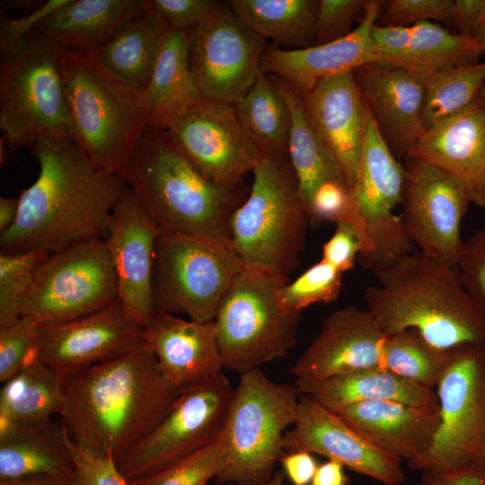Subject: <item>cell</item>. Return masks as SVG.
Instances as JSON below:
<instances>
[{
    "instance_id": "obj_22",
    "label": "cell",
    "mask_w": 485,
    "mask_h": 485,
    "mask_svg": "<svg viewBox=\"0 0 485 485\" xmlns=\"http://www.w3.org/2000/svg\"><path fill=\"white\" fill-rule=\"evenodd\" d=\"M302 101L312 128L352 189L366 121V107L355 70L321 79Z\"/></svg>"
},
{
    "instance_id": "obj_38",
    "label": "cell",
    "mask_w": 485,
    "mask_h": 485,
    "mask_svg": "<svg viewBox=\"0 0 485 485\" xmlns=\"http://www.w3.org/2000/svg\"><path fill=\"white\" fill-rule=\"evenodd\" d=\"M424 131L467 106L485 85V62L457 66L425 75Z\"/></svg>"
},
{
    "instance_id": "obj_46",
    "label": "cell",
    "mask_w": 485,
    "mask_h": 485,
    "mask_svg": "<svg viewBox=\"0 0 485 485\" xmlns=\"http://www.w3.org/2000/svg\"><path fill=\"white\" fill-rule=\"evenodd\" d=\"M366 0H319L313 45H322L350 34Z\"/></svg>"
},
{
    "instance_id": "obj_9",
    "label": "cell",
    "mask_w": 485,
    "mask_h": 485,
    "mask_svg": "<svg viewBox=\"0 0 485 485\" xmlns=\"http://www.w3.org/2000/svg\"><path fill=\"white\" fill-rule=\"evenodd\" d=\"M300 395L295 384L276 383L260 367L240 375L225 428L229 460L218 482L260 485L272 477L285 454V433L297 419Z\"/></svg>"
},
{
    "instance_id": "obj_1",
    "label": "cell",
    "mask_w": 485,
    "mask_h": 485,
    "mask_svg": "<svg viewBox=\"0 0 485 485\" xmlns=\"http://www.w3.org/2000/svg\"><path fill=\"white\" fill-rule=\"evenodd\" d=\"M58 419L74 442L118 465L166 416L181 390L144 341L93 366L59 370Z\"/></svg>"
},
{
    "instance_id": "obj_33",
    "label": "cell",
    "mask_w": 485,
    "mask_h": 485,
    "mask_svg": "<svg viewBox=\"0 0 485 485\" xmlns=\"http://www.w3.org/2000/svg\"><path fill=\"white\" fill-rule=\"evenodd\" d=\"M168 31L147 0V7L122 23L94 54L113 72L145 91Z\"/></svg>"
},
{
    "instance_id": "obj_55",
    "label": "cell",
    "mask_w": 485,
    "mask_h": 485,
    "mask_svg": "<svg viewBox=\"0 0 485 485\" xmlns=\"http://www.w3.org/2000/svg\"><path fill=\"white\" fill-rule=\"evenodd\" d=\"M345 466L338 461L329 460L319 464L311 485H348Z\"/></svg>"
},
{
    "instance_id": "obj_16",
    "label": "cell",
    "mask_w": 485,
    "mask_h": 485,
    "mask_svg": "<svg viewBox=\"0 0 485 485\" xmlns=\"http://www.w3.org/2000/svg\"><path fill=\"white\" fill-rule=\"evenodd\" d=\"M400 205L408 235L418 251L455 268L464 240L462 221L472 203L464 186L444 170L423 160L403 159Z\"/></svg>"
},
{
    "instance_id": "obj_54",
    "label": "cell",
    "mask_w": 485,
    "mask_h": 485,
    "mask_svg": "<svg viewBox=\"0 0 485 485\" xmlns=\"http://www.w3.org/2000/svg\"><path fill=\"white\" fill-rule=\"evenodd\" d=\"M419 485H485V472L478 470L421 471Z\"/></svg>"
},
{
    "instance_id": "obj_3",
    "label": "cell",
    "mask_w": 485,
    "mask_h": 485,
    "mask_svg": "<svg viewBox=\"0 0 485 485\" xmlns=\"http://www.w3.org/2000/svg\"><path fill=\"white\" fill-rule=\"evenodd\" d=\"M119 174L160 232L231 249V220L245 199L243 184L221 186L206 179L168 129L146 127Z\"/></svg>"
},
{
    "instance_id": "obj_21",
    "label": "cell",
    "mask_w": 485,
    "mask_h": 485,
    "mask_svg": "<svg viewBox=\"0 0 485 485\" xmlns=\"http://www.w3.org/2000/svg\"><path fill=\"white\" fill-rule=\"evenodd\" d=\"M159 233L128 189L112 209L104 241L117 278L119 300L145 327L154 313L151 278Z\"/></svg>"
},
{
    "instance_id": "obj_24",
    "label": "cell",
    "mask_w": 485,
    "mask_h": 485,
    "mask_svg": "<svg viewBox=\"0 0 485 485\" xmlns=\"http://www.w3.org/2000/svg\"><path fill=\"white\" fill-rule=\"evenodd\" d=\"M360 92L380 135L396 158L410 155L424 132L425 75L368 64L355 69Z\"/></svg>"
},
{
    "instance_id": "obj_58",
    "label": "cell",
    "mask_w": 485,
    "mask_h": 485,
    "mask_svg": "<svg viewBox=\"0 0 485 485\" xmlns=\"http://www.w3.org/2000/svg\"><path fill=\"white\" fill-rule=\"evenodd\" d=\"M285 473L283 472H278L272 475V477L260 485H283ZM231 485V484H228Z\"/></svg>"
},
{
    "instance_id": "obj_18",
    "label": "cell",
    "mask_w": 485,
    "mask_h": 485,
    "mask_svg": "<svg viewBox=\"0 0 485 485\" xmlns=\"http://www.w3.org/2000/svg\"><path fill=\"white\" fill-rule=\"evenodd\" d=\"M144 341L145 326L118 300L73 320L36 324L31 362L76 369L114 358Z\"/></svg>"
},
{
    "instance_id": "obj_20",
    "label": "cell",
    "mask_w": 485,
    "mask_h": 485,
    "mask_svg": "<svg viewBox=\"0 0 485 485\" xmlns=\"http://www.w3.org/2000/svg\"><path fill=\"white\" fill-rule=\"evenodd\" d=\"M385 335L367 309L348 305L332 312L289 369L296 380H319L383 367Z\"/></svg>"
},
{
    "instance_id": "obj_30",
    "label": "cell",
    "mask_w": 485,
    "mask_h": 485,
    "mask_svg": "<svg viewBox=\"0 0 485 485\" xmlns=\"http://www.w3.org/2000/svg\"><path fill=\"white\" fill-rule=\"evenodd\" d=\"M299 392L338 412L355 403L396 401L415 406H438L434 390L384 367H373L319 380H295Z\"/></svg>"
},
{
    "instance_id": "obj_32",
    "label": "cell",
    "mask_w": 485,
    "mask_h": 485,
    "mask_svg": "<svg viewBox=\"0 0 485 485\" xmlns=\"http://www.w3.org/2000/svg\"><path fill=\"white\" fill-rule=\"evenodd\" d=\"M191 31H168L163 39L144 91L150 127L166 129L174 119L207 101L189 66Z\"/></svg>"
},
{
    "instance_id": "obj_47",
    "label": "cell",
    "mask_w": 485,
    "mask_h": 485,
    "mask_svg": "<svg viewBox=\"0 0 485 485\" xmlns=\"http://www.w3.org/2000/svg\"><path fill=\"white\" fill-rule=\"evenodd\" d=\"M454 269L462 286L485 316V225L464 240Z\"/></svg>"
},
{
    "instance_id": "obj_13",
    "label": "cell",
    "mask_w": 485,
    "mask_h": 485,
    "mask_svg": "<svg viewBox=\"0 0 485 485\" xmlns=\"http://www.w3.org/2000/svg\"><path fill=\"white\" fill-rule=\"evenodd\" d=\"M234 388L223 372L184 388L162 421L117 465L133 481L183 459L225 431Z\"/></svg>"
},
{
    "instance_id": "obj_53",
    "label": "cell",
    "mask_w": 485,
    "mask_h": 485,
    "mask_svg": "<svg viewBox=\"0 0 485 485\" xmlns=\"http://www.w3.org/2000/svg\"><path fill=\"white\" fill-rule=\"evenodd\" d=\"M279 462L293 485H311L319 465L308 452L285 453Z\"/></svg>"
},
{
    "instance_id": "obj_39",
    "label": "cell",
    "mask_w": 485,
    "mask_h": 485,
    "mask_svg": "<svg viewBox=\"0 0 485 485\" xmlns=\"http://www.w3.org/2000/svg\"><path fill=\"white\" fill-rule=\"evenodd\" d=\"M451 357L450 351L429 344L414 330L385 335L383 367L423 387H436Z\"/></svg>"
},
{
    "instance_id": "obj_45",
    "label": "cell",
    "mask_w": 485,
    "mask_h": 485,
    "mask_svg": "<svg viewBox=\"0 0 485 485\" xmlns=\"http://www.w3.org/2000/svg\"><path fill=\"white\" fill-rule=\"evenodd\" d=\"M376 25L406 27L420 22H441L451 31L450 7L452 0H391L385 2Z\"/></svg>"
},
{
    "instance_id": "obj_8",
    "label": "cell",
    "mask_w": 485,
    "mask_h": 485,
    "mask_svg": "<svg viewBox=\"0 0 485 485\" xmlns=\"http://www.w3.org/2000/svg\"><path fill=\"white\" fill-rule=\"evenodd\" d=\"M287 283L243 268L228 287L214 319L224 368L241 375L287 356L296 341L301 312L281 303L279 288Z\"/></svg>"
},
{
    "instance_id": "obj_44",
    "label": "cell",
    "mask_w": 485,
    "mask_h": 485,
    "mask_svg": "<svg viewBox=\"0 0 485 485\" xmlns=\"http://www.w3.org/2000/svg\"><path fill=\"white\" fill-rule=\"evenodd\" d=\"M36 323L28 318L0 329V382L4 383L32 361Z\"/></svg>"
},
{
    "instance_id": "obj_57",
    "label": "cell",
    "mask_w": 485,
    "mask_h": 485,
    "mask_svg": "<svg viewBox=\"0 0 485 485\" xmlns=\"http://www.w3.org/2000/svg\"><path fill=\"white\" fill-rule=\"evenodd\" d=\"M13 485H76L74 480L66 479H39L28 481L13 483Z\"/></svg>"
},
{
    "instance_id": "obj_29",
    "label": "cell",
    "mask_w": 485,
    "mask_h": 485,
    "mask_svg": "<svg viewBox=\"0 0 485 485\" xmlns=\"http://www.w3.org/2000/svg\"><path fill=\"white\" fill-rule=\"evenodd\" d=\"M67 436L59 419L0 422V481L73 480L75 465Z\"/></svg>"
},
{
    "instance_id": "obj_28",
    "label": "cell",
    "mask_w": 485,
    "mask_h": 485,
    "mask_svg": "<svg viewBox=\"0 0 485 485\" xmlns=\"http://www.w3.org/2000/svg\"><path fill=\"white\" fill-rule=\"evenodd\" d=\"M335 413L375 445L409 464L428 451L441 420L439 406L396 401L358 402Z\"/></svg>"
},
{
    "instance_id": "obj_17",
    "label": "cell",
    "mask_w": 485,
    "mask_h": 485,
    "mask_svg": "<svg viewBox=\"0 0 485 485\" xmlns=\"http://www.w3.org/2000/svg\"><path fill=\"white\" fill-rule=\"evenodd\" d=\"M166 129L194 168L221 186L243 184L263 154L242 128L234 105L205 101Z\"/></svg>"
},
{
    "instance_id": "obj_2",
    "label": "cell",
    "mask_w": 485,
    "mask_h": 485,
    "mask_svg": "<svg viewBox=\"0 0 485 485\" xmlns=\"http://www.w3.org/2000/svg\"><path fill=\"white\" fill-rule=\"evenodd\" d=\"M40 172L19 199L14 224L0 233L3 253H48L105 238L110 214L128 187L119 173L93 170L70 137L43 140L32 149Z\"/></svg>"
},
{
    "instance_id": "obj_40",
    "label": "cell",
    "mask_w": 485,
    "mask_h": 485,
    "mask_svg": "<svg viewBox=\"0 0 485 485\" xmlns=\"http://www.w3.org/2000/svg\"><path fill=\"white\" fill-rule=\"evenodd\" d=\"M229 460L225 432L212 444L129 485H207L225 471Z\"/></svg>"
},
{
    "instance_id": "obj_52",
    "label": "cell",
    "mask_w": 485,
    "mask_h": 485,
    "mask_svg": "<svg viewBox=\"0 0 485 485\" xmlns=\"http://www.w3.org/2000/svg\"><path fill=\"white\" fill-rule=\"evenodd\" d=\"M449 13L454 32L473 38L485 22V0H452Z\"/></svg>"
},
{
    "instance_id": "obj_10",
    "label": "cell",
    "mask_w": 485,
    "mask_h": 485,
    "mask_svg": "<svg viewBox=\"0 0 485 485\" xmlns=\"http://www.w3.org/2000/svg\"><path fill=\"white\" fill-rule=\"evenodd\" d=\"M243 267L232 249L177 233L160 232L154 249V312L214 321L218 305Z\"/></svg>"
},
{
    "instance_id": "obj_34",
    "label": "cell",
    "mask_w": 485,
    "mask_h": 485,
    "mask_svg": "<svg viewBox=\"0 0 485 485\" xmlns=\"http://www.w3.org/2000/svg\"><path fill=\"white\" fill-rule=\"evenodd\" d=\"M234 13L254 32L286 46H313L319 0H230Z\"/></svg>"
},
{
    "instance_id": "obj_42",
    "label": "cell",
    "mask_w": 485,
    "mask_h": 485,
    "mask_svg": "<svg viewBox=\"0 0 485 485\" xmlns=\"http://www.w3.org/2000/svg\"><path fill=\"white\" fill-rule=\"evenodd\" d=\"M345 272L321 260L294 281L279 288V298L285 307L301 312L315 304L335 301L341 290Z\"/></svg>"
},
{
    "instance_id": "obj_6",
    "label": "cell",
    "mask_w": 485,
    "mask_h": 485,
    "mask_svg": "<svg viewBox=\"0 0 485 485\" xmlns=\"http://www.w3.org/2000/svg\"><path fill=\"white\" fill-rule=\"evenodd\" d=\"M231 220V249L244 269L285 280L300 265L310 219L288 155L262 154Z\"/></svg>"
},
{
    "instance_id": "obj_37",
    "label": "cell",
    "mask_w": 485,
    "mask_h": 485,
    "mask_svg": "<svg viewBox=\"0 0 485 485\" xmlns=\"http://www.w3.org/2000/svg\"><path fill=\"white\" fill-rule=\"evenodd\" d=\"M62 406L58 369L33 361L4 383L0 422L25 423L58 417Z\"/></svg>"
},
{
    "instance_id": "obj_51",
    "label": "cell",
    "mask_w": 485,
    "mask_h": 485,
    "mask_svg": "<svg viewBox=\"0 0 485 485\" xmlns=\"http://www.w3.org/2000/svg\"><path fill=\"white\" fill-rule=\"evenodd\" d=\"M362 250L357 230L349 224L339 223L331 238L322 246V260L343 272L351 270Z\"/></svg>"
},
{
    "instance_id": "obj_26",
    "label": "cell",
    "mask_w": 485,
    "mask_h": 485,
    "mask_svg": "<svg viewBox=\"0 0 485 485\" xmlns=\"http://www.w3.org/2000/svg\"><path fill=\"white\" fill-rule=\"evenodd\" d=\"M375 65L398 67L422 75L480 62L484 50L471 37L458 34L435 22L372 31Z\"/></svg>"
},
{
    "instance_id": "obj_4",
    "label": "cell",
    "mask_w": 485,
    "mask_h": 485,
    "mask_svg": "<svg viewBox=\"0 0 485 485\" xmlns=\"http://www.w3.org/2000/svg\"><path fill=\"white\" fill-rule=\"evenodd\" d=\"M373 274L364 297L384 335L414 330L444 351L485 343V316L454 268L416 251Z\"/></svg>"
},
{
    "instance_id": "obj_59",
    "label": "cell",
    "mask_w": 485,
    "mask_h": 485,
    "mask_svg": "<svg viewBox=\"0 0 485 485\" xmlns=\"http://www.w3.org/2000/svg\"><path fill=\"white\" fill-rule=\"evenodd\" d=\"M473 39L480 44L485 55V22L474 35Z\"/></svg>"
},
{
    "instance_id": "obj_23",
    "label": "cell",
    "mask_w": 485,
    "mask_h": 485,
    "mask_svg": "<svg viewBox=\"0 0 485 485\" xmlns=\"http://www.w3.org/2000/svg\"><path fill=\"white\" fill-rule=\"evenodd\" d=\"M384 3L366 0L358 24L340 40L296 49L266 47L260 59L261 71L282 78L304 98L322 78L375 64L372 31Z\"/></svg>"
},
{
    "instance_id": "obj_12",
    "label": "cell",
    "mask_w": 485,
    "mask_h": 485,
    "mask_svg": "<svg viewBox=\"0 0 485 485\" xmlns=\"http://www.w3.org/2000/svg\"><path fill=\"white\" fill-rule=\"evenodd\" d=\"M119 300L114 268L103 238L50 253L37 269L21 307L36 324L73 320Z\"/></svg>"
},
{
    "instance_id": "obj_11",
    "label": "cell",
    "mask_w": 485,
    "mask_h": 485,
    "mask_svg": "<svg viewBox=\"0 0 485 485\" xmlns=\"http://www.w3.org/2000/svg\"><path fill=\"white\" fill-rule=\"evenodd\" d=\"M436 389L438 430L428 451L410 466L485 472V343L451 350Z\"/></svg>"
},
{
    "instance_id": "obj_31",
    "label": "cell",
    "mask_w": 485,
    "mask_h": 485,
    "mask_svg": "<svg viewBox=\"0 0 485 485\" xmlns=\"http://www.w3.org/2000/svg\"><path fill=\"white\" fill-rule=\"evenodd\" d=\"M146 7L147 0H68L32 33L68 51L94 52L122 23Z\"/></svg>"
},
{
    "instance_id": "obj_36",
    "label": "cell",
    "mask_w": 485,
    "mask_h": 485,
    "mask_svg": "<svg viewBox=\"0 0 485 485\" xmlns=\"http://www.w3.org/2000/svg\"><path fill=\"white\" fill-rule=\"evenodd\" d=\"M271 76L290 109L288 158L296 176L301 196L307 205L320 184L330 180L344 179L330 152L312 128L302 98L282 78Z\"/></svg>"
},
{
    "instance_id": "obj_25",
    "label": "cell",
    "mask_w": 485,
    "mask_h": 485,
    "mask_svg": "<svg viewBox=\"0 0 485 485\" xmlns=\"http://www.w3.org/2000/svg\"><path fill=\"white\" fill-rule=\"evenodd\" d=\"M409 156L454 176L471 202L485 207V85L467 106L424 131Z\"/></svg>"
},
{
    "instance_id": "obj_56",
    "label": "cell",
    "mask_w": 485,
    "mask_h": 485,
    "mask_svg": "<svg viewBox=\"0 0 485 485\" xmlns=\"http://www.w3.org/2000/svg\"><path fill=\"white\" fill-rule=\"evenodd\" d=\"M19 210L18 198H0V233L10 228L16 221Z\"/></svg>"
},
{
    "instance_id": "obj_15",
    "label": "cell",
    "mask_w": 485,
    "mask_h": 485,
    "mask_svg": "<svg viewBox=\"0 0 485 485\" xmlns=\"http://www.w3.org/2000/svg\"><path fill=\"white\" fill-rule=\"evenodd\" d=\"M266 40L219 1L211 14L192 29L189 66L207 101L235 105L251 89L260 69Z\"/></svg>"
},
{
    "instance_id": "obj_41",
    "label": "cell",
    "mask_w": 485,
    "mask_h": 485,
    "mask_svg": "<svg viewBox=\"0 0 485 485\" xmlns=\"http://www.w3.org/2000/svg\"><path fill=\"white\" fill-rule=\"evenodd\" d=\"M48 255L40 250L0 253V329L22 318V304L35 272Z\"/></svg>"
},
{
    "instance_id": "obj_27",
    "label": "cell",
    "mask_w": 485,
    "mask_h": 485,
    "mask_svg": "<svg viewBox=\"0 0 485 485\" xmlns=\"http://www.w3.org/2000/svg\"><path fill=\"white\" fill-rule=\"evenodd\" d=\"M145 342L165 378L180 390L223 372L214 321L201 322L154 312L145 327Z\"/></svg>"
},
{
    "instance_id": "obj_50",
    "label": "cell",
    "mask_w": 485,
    "mask_h": 485,
    "mask_svg": "<svg viewBox=\"0 0 485 485\" xmlns=\"http://www.w3.org/2000/svg\"><path fill=\"white\" fill-rule=\"evenodd\" d=\"M169 31L192 30L217 6L216 0H148Z\"/></svg>"
},
{
    "instance_id": "obj_35",
    "label": "cell",
    "mask_w": 485,
    "mask_h": 485,
    "mask_svg": "<svg viewBox=\"0 0 485 485\" xmlns=\"http://www.w3.org/2000/svg\"><path fill=\"white\" fill-rule=\"evenodd\" d=\"M234 106L242 128L263 154L288 155L290 109L270 75L260 71L249 93Z\"/></svg>"
},
{
    "instance_id": "obj_19",
    "label": "cell",
    "mask_w": 485,
    "mask_h": 485,
    "mask_svg": "<svg viewBox=\"0 0 485 485\" xmlns=\"http://www.w3.org/2000/svg\"><path fill=\"white\" fill-rule=\"evenodd\" d=\"M284 450L325 456L384 485H400L405 480L401 460L375 445L338 414L304 394L299 398L297 419L285 433Z\"/></svg>"
},
{
    "instance_id": "obj_14",
    "label": "cell",
    "mask_w": 485,
    "mask_h": 485,
    "mask_svg": "<svg viewBox=\"0 0 485 485\" xmlns=\"http://www.w3.org/2000/svg\"><path fill=\"white\" fill-rule=\"evenodd\" d=\"M404 177L403 163L392 153L366 109L364 144L351 190L365 236L357 260L372 273L413 251L403 219L394 212Z\"/></svg>"
},
{
    "instance_id": "obj_61",
    "label": "cell",
    "mask_w": 485,
    "mask_h": 485,
    "mask_svg": "<svg viewBox=\"0 0 485 485\" xmlns=\"http://www.w3.org/2000/svg\"><path fill=\"white\" fill-rule=\"evenodd\" d=\"M207 485H210V484H207Z\"/></svg>"
},
{
    "instance_id": "obj_48",
    "label": "cell",
    "mask_w": 485,
    "mask_h": 485,
    "mask_svg": "<svg viewBox=\"0 0 485 485\" xmlns=\"http://www.w3.org/2000/svg\"><path fill=\"white\" fill-rule=\"evenodd\" d=\"M67 444L75 465L73 480L76 485H129L112 456L95 455L74 442L69 435Z\"/></svg>"
},
{
    "instance_id": "obj_49",
    "label": "cell",
    "mask_w": 485,
    "mask_h": 485,
    "mask_svg": "<svg viewBox=\"0 0 485 485\" xmlns=\"http://www.w3.org/2000/svg\"><path fill=\"white\" fill-rule=\"evenodd\" d=\"M68 0H48L35 11L21 18H10L8 11L1 7L0 51L1 57L17 51L35 27L48 15L64 5Z\"/></svg>"
},
{
    "instance_id": "obj_60",
    "label": "cell",
    "mask_w": 485,
    "mask_h": 485,
    "mask_svg": "<svg viewBox=\"0 0 485 485\" xmlns=\"http://www.w3.org/2000/svg\"><path fill=\"white\" fill-rule=\"evenodd\" d=\"M0 485H13V484L9 482L0 481Z\"/></svg>"
},
{
    "instance_id": "obj_7",
    "label": "cell",
    "mask_w": 485,
    "mask_h": 485,
    "mask_svg": "<svg viewBox=\"0 0 485 485\" xmlns=\"http://www.w3.org/2000/svg\"><path fill=\"white\" fill-rule=\"evenodd\" d=\"M66 51L32 33L17 51L1 57L0 128L11 150L73 138L59 66Z\"/></svg>"
},
{
    "instance_id": "obj_43",
    "label": "cell",
    "mask_w": 485,
    "mask_h": 485,
    "mask_svg": "<svg viewBox=\"0 0 485 485\" xmlns=\"http://www.w3.org/2000/svg\"><path fill=\"white\" fill-rule=\"evenodd\" d=\"M306 207L312 225L346 223L354 226L360 234L363 249V223L351 188L344 180H330L320 184L312 194Z\"/></svg>"
},
{
    "instance_id": "obj_5",
    "label": "cell",
    "mask_w": 485,
    "mask_h": 485,
    "mask_svg": "<svg viewBox=\"0 0 485 485\" xmlns=\"http://www.w3.org/2000/svg\"><path fill=\"white\" fill-rule=\"evenodd\" d=\"M60 74L73 139L97 172H120L149 125L145 92L93 51H66Z\"/></svg>"
}]
</instances>
